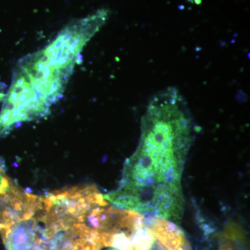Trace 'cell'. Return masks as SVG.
<instances>
[{
  "label": "cell",
  "mask_w": 250,
  "mask_h": 250,
  "mask_svg": "<svg viewBox=\"0 0 250 250\" xmlns=\"http://www.w3.org/2000/svg\"><path fill=\"white\" fill-rule=\"evenodd\" d=\"M109 14L101 9L72 21L44 48L18 62L0 113V138L22 123L48 114L62 98L83 47Z\"/></svg>",
  "instance_id": "obj_2"
},
{
  "label": "cell",
  "mask_w": 250,
  "mask_h": 250,
  "mask_svg": "<svg viewBox=\"0 0 250 250\" xmlns=\"http://www.w3.org/2000/svg\"><path fill=\"white\" fill-rule=\"evenodd\" d=\"M42 197L23 191L14 184L0 193V228L31 218L40 208Z\"/></svg>",
  "instance_id": "obj_3"
},
{
  "label": "cell",
  "mask_w": 250,
  "mask_h": 250,
  "mask_svg": "<svg viewBox=\"0 0 250 250\" xmlns=\"http://www.w3.org/2000/svg\"><path fill=\"white\" fill-rule=\"evenodd\" d=\"M219 250H244L241 231L233 227L227 229L220 238Z\"/></svg>",
  "instance_id": "obj_6"
},
{
  "label": "cell",
  "mask_w": 250,
  "mask_h": 250,
  "mask_svg": "<svg viewBox=\"0 0 250 250\" xmlns=\"http://www.w3.org/2000/svg\"><path fill=\"white\" fill-rule=\"evenodd\" d=\"M146 215L148 226L167 250H192L185 233L175 223L154 215Z\"/></svg>",
  "instance_id": "obj_5"
},
{
  "label": "cell",
  "mask_w": 250,
  "mask_h": 250,
  "mask_svg": "<svg viewBox=\"0 0 250 250\" xmlns=\"http://www.w3.org/2000/svg\"><path fill=\"white\" fill-rule=\"evenodd\" d=\"M193 138V121L179 90L170 87L153 95L119 187L104 198L121 209L179 223L184 211L182 175Z\"/></svg>",
  "instance_id": "obj_1"
},
{
  "label": "cell",
  "mask_w": 250,
  "mask_h": 250,
  "mask_svg": "<svg viewBox=\"0 0 250 250\" xmlns=\"http://www.w3.org/2000/svg\"><path fill=\"white\" fill-rule=\"evenodd\" d=\"M118 250V249H116V248H110V249H108V250Z\"/></svg>",
  "instance_id": "obj_9"
},
{
  "label": "cell",
  "mask_w": 250,
  "mask_h": 250,
  "mask_svg": "<svg viewBox=\"0 0 250 250\" xmlns=\"http://www.w3.org/2000/svg\"><path fill=\"white\" fill-rule=\"evenodd\" d=\"M6 250H44L42 228L36 215L0 228Z\"/></svg>",
  "instance_id": "obj_4"
},
{
  "label": "cell",
  "mask_w": 250,
  "mask_h": 250,
  "mask_svg": "<svg viewBox=\"0 0 250 250\" xmlns=\"http://www.w3.org/2000/svg\"><path fill=\"white\" fill-rule=\"evenodd\" d=\"M4 98V95L3 93H0V101Z\"/></svg>",
  "instance_id": "obj_8"
},
{
  "label": "cell",
  "mask_w": 250,
  "mask_h": 250,
  "mask_svg": "<svg viewBox=\"0 0 250 250\" xmlns=\"http://www.w3.org/2000/svg\"><path fill=\"white\" fill-rule=\"evenodd\" d=\"M10 181L6 177L2 166L0 164V193L9 187Z\"/></svg>",
  "instance_id": "obj_7"
}]
</instances>
